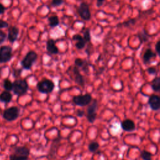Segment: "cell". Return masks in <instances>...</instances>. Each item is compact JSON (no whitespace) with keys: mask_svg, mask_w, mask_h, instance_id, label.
Listing matches in <instances>:
<instances>
[{"mask_svg":"<svg viewBox=\"0 0 160 160\" xmlns=\"http://www.w3.org/2000/svg\"><path fill=\"white\" fill-rule=\"evenodd\" d=\"M72 74L74 76V80L76 84L79 86H84V79L82 75L80 73L79 68L74 66L72 68Z\"/></svg>","mask_w":160,"mask_h":160,"instance_id":"obj_14","label":"cell"},{"mask_svg":"<svg viewBox=\"0 0 160 160\" xmlns=\"http://www.w3.org/2000/svg\"><path fill=\"white\" fill-rule=\"evenodd\" d=\"M38 55L34 51H29L28 52L21 61V65L22 69L26 70L31 69L32 65L38 59Z\"/></svg>","mask_w":160,"mask_h":160,"instance_id":"obj_3","label":"cell"},{"mask_svg":"<svg viewBox=\"0 0 160 160\" xmlns=\"http://www.w3.org/2000/svg\"><path fill=\"white\" fill-rule=\"evenodd\" d=\"M152 89L155 92H159L160 90V78L156 77L151 82V84Z\"/></svg>","mask_w":160,"mask_h":160,"instance_id":"obj_20","label":"cell"},{"mask_svg":"<svg viewBox=\"0 0 160 160\" xmlns=\"http://www.w3.org/2000/svg\"><path fill=\"white\" fill-rule=\"evenodd\" d=\"M136 22V19L133 18V19H130L128 21L123 22L122 23L120 24V25H121L125 28H129L131 26H134Z\"/></svg>","mask_w":160,"mask_h":160,"instance_id":"obj_25","label":"cell"},{"mask_svg":"<svg viewBox=\"0 0 160 160\" xmlns=\"http://www.w3.org/2000/svg\"><path fill=\"white\" fill-rule=\"evenodd\" d=\"M72 39L73 40V41H81V40H82V39H83V37L81 36V35H80V34H74L73 36H72Z\"/></svg>","mask_w":160,"mask_h":160,"instance_id":"obj_31","label":"cell"},{"mask_svg":"<svg viewBox=\"0 0 160 160\" xmlns=\"http://www.w3.org/2000/svg\"><path fill=\"white\" fill-rule=\"evenodd\" d=\"M12 58V48L10 46L4 45L0 47V63H6Z\"/></svg>","mask_w":160,"mask_h":160,"instance_id":"obj_8","label":"cell"},{"mask_svg":"<svg viewBox=\"0 0 160 160\" xmlns=\"http://www.w3.org/2000/svg\"><path fill=\"white\" fill-rule=\"evenodd\" d=\"M156 52H154L151 48H148L146 49L145 52H144L142 56V61L144 64H148L150 62V60L152 58L156 57Z\"/></svg>","mask_w":160,"mask_h":160,"instance_id":"obj_15","label":"cell"},{"mask_svg":"<svg viewBox=\"0 0 160 160\" xmlns=\"http://www.w3.org/2000/svg\"><path fill=\"white\" fill-rule=\"evenodd\" d=\"M77 12L82 20L86 21L90 20L91 13L89 9V5L87 2H81L77 8Z\"/></svg>","mask_w":160,"mask_h":160,"instance_id":"obj_7","label":"cell"},{"mask_svg":"<svg viewBox=\"0 0 160 160\" xmlns=\"http://www.w3.org/2000/svg\"><path fill=\"white\" fill-rule=\"evenodd\" d=\"M37 89L38 91L42 94L51 93L54 88V83L52 81L44 78L37 84Z\"/></svg>","mask_w":160,"mask_h":160,"instance_id":"obj_4","label":"cell"},{"mask_svg":"<svg viewBox=\"0 0 160 160\" xmlns=\"http://www.w3.org/2000/svg\"><path fill=\"white\" fill-rule=\"evenodd\" d=\"M22 68H14L12 70V76L15 78H19L22 73Z\"/></svg>","mask_w":160,"mask_h":160,"instance_id":"obj_27","label":"cell"},{"mask_svg":"<svg viewBox=\"0 0 160 160\" xmlns=\"http://www.w3.org/2000/svg\"><path fill=\"white\" fill-rule=\"evenodd\" d=\"M99 143L97 142H95V141L91 142L88 145V149L91 152H96L99 149Z\"/></svg>","mask_w":160,"mask_h":160,"instance_id":"obj_24","label":"cell"},{"mask_svg":"<svg viewBox=\"0 0 160 160\" xmlns=\"http://www.w3.org/2000/svg\"><path fill=\"white\" fill-rule=\"evenodd\" d=\"M121 126L122 130L126 132H132L136 129L134 122L130 119H124L121 123Z\"/></svg>","mask_w":160,"mask_h":160,"instance_id":"obj_13","label":"cell"},{"mask_svg":"<svg viewBox=\"0 0 160 160\" xmlns=\"http://www.w3.org/2000/svg\"><path fill=\"white\" fill-rule=\"evenodd\" d=\"M9 27V24L7 21H4L2 19H0V29H4V28H7Z\"/></svg>","mask_w":160,"mask_h":160,"instance_id":"obj_30","label":"cell"},{"mask_svg":"<svg viewBox=\"0 0 160 160\" xmlns=\"http://www.w3.org/2000/svg\"><path fill=\"white\" fill-rule=\"evenodd\" d=\"M7 38V34L2 30L0 29V45L2 44Z\"/></svg>","mask_w":160,"mask_h":160,"instance_id":"obj_29","label":"cell"},{"mask_svg":"<svg viewBox=\"0 0 160 160\" xmlns=\"http://www.w3.org/2000/svg\"><path fill=\"white\" fill-rule=\"evenodd\" d=\"M5 10H6V8L4 7V6L0 2V14H4L5 12Z\"/></svg>","mask_w":160,"mask_h":160,"instance_id":"obj_36","label":"cell"},{"mask_svg":"<svg viewBox=\"0 0 160 160\" xmlns=\"http://www.w3.org/2000/svg\"><path fill=\"white\" fill-rule=\"evenodd\" d=\"M46 48L48 52L50 54H58L59 53V49L56 45V41L52 38L47 40Z\"/></svg>","mask_w":160,"mask_h":160,"instance_id":"obj_12","label":"cell"},{"mask_svg":"<svg viewBox=\"0 0 160 160\" xmlns=\"http://www.w3.org/2000/svg\"><path fill=\"white\" fill-rule=\"evenodd\" d=\"M74 65L78 68H81L82 70L88 73L89 72V63L84 59L77 58L74 59Z\"/></svg>","mask_w":160,"mask_h":160,"instance_id":"obj_16","label":"cell"},{"mask_svg":"<svg viewBox=\"0 0 160 160\" xmlns=\"http://www.w3.org/2000/svg\"><path fill=\"white\" fill-rule=\"evenodd\" d=\"M159 46H160V40H158L156 43L155 44V51L156 54L159 56L160 55V49H159Z\"/></svg>","mask_w":160,"mask_h":160,"instance_id":"obj_33","label":"cell"},{"mask_svg":"<svg viewBox=\"0 0 160 160\" xmlns=\"http://www.w3.org/2000/svg\"><path fill=\"white\" fill-rule=\"evenodd\" d=\"M83 39L86 42V43H89L91 41V31L89 28H86L83 33Z\"/></svg>","mask_w":160,"mask_h":160,"instance_id":"obj_23","label":"cell"},{"mask_svg":"<svg viewBox=\"0 0 160 160\" xmlns=\"http://www.w3.org/2000/svg\"><path fill=\"white\" fill-rule=\"evenodd\" d=\"M12 99V94L8 91H4L0 94V101L4 103H9Z\"/></svg>","mask_w":160,"mask_h":160,"instance_id":"obj_17","label":"cell"},{"mask_svg":"<svg viewBox=\"0 0 160 160\" xmlns=\"http://www.w3.org/2000/svg\"><path fill=\"white\" fill-rule=\"evenodd\" d=\"M19 34V29L16 26H11L8 29L7 38L8 40L12 44L16 42L18 38Z\"/></svg>","mask_w":160,"mask_h":160,"instance_id":"obj_10","label":"cell"},{"mask_svg":"<svg viewBox=\"0 0 160 160\" xmlns=\"http://www.w3.org/2000/svg\"><path fill=\"white\" fill-rule=\"evenodd\" d=\"M148 104L154 111H158L160 108V98L158 95L152 94L149 96L148 99Z\"/></svg>","mask_w":160,"mask_h":160,"instance_id":"obj_11","label":"cell"},{"mask_svg":"<svg viewBox=\"0 0 160 160\" xmlns=\"http://www.w3.org/2000/svg\"><path fill=\"white\" fill-rule=\"evenodd\" d=\"M86 110V118L89 122L93 123L97 117V111L98 109V103L96 99H93Z\"/></svg>","mask_w":160,"mask_h":160,"instance_id":"obj_5","label":"cell"},{"mask_svg":"<svg viewBox=\"0 0 160 160\" xmlns=\"http://www.w3.org/2000/svg\"><path fill=\"white\" fill-rule=\"evenodd\" d=\"M3 88L6 91H11L12 89V82L8 78H6L3 80Z\"/></svg>","mask_w":160,"mask_h":160,"instance_id":"obj_21","label":"cell"},{"mask_svg":"<svg viewBox=\"0 0 160 160\" xmlns=\"http://www.w3.org/2000/svg\"><path fill=\"white\" fill-rule=\"evenodd\" d=\"M137 36H138L139 40L140 41L141 44L142 42H146L148 41L149 39V38H150V35L148 34V32L144 29H143L142 31H139L138 33Z\"/></svg>","mask_w":160,"mask_h":160,"instance_id":"obj_18","label":"cell"},{"mask_svg":"<svg viewBox=\"0 0 160 160\" xmlns=\"http://www.w3.org/2000/svg\"><path fill=\"white\" fill-rule=\"evenodd\" d=\"M140 156L143 160H152V154L146 150L141 151Z\"/></svg>","mask_w":160,"mask_h":160,"instance_id":"obj_22","label":"cell"},{"mask_svg":"<svg viewBox=\"0 0 160 160\" xmlns=\"http://www.w3.org/2000/svg\"><path fill=\"white\" fill-rule=\"evenodd\" d=\"M29 88V85L25 79H17L12 82V91L15 95L18 96L26 94Z\"/></svg>","mask_w":160,"mask_h":160,"instance_id":"obj_2","label":"cell"},{"mask_svg":"<svg viewBox=\"0 0 160 160\" xmlns=\"http://www.w3.org/2000/svg\"><path fill=\"white\" fill-rule=\"evenodd\" d=\"M76 114H77V116H78V117L81 118V117H82V116H84L85 112H84V111H82V110L78 109V110L77 111Z\"/></svg>","mask_w":160,"mask_h":160,"instance_id":"obj_34","label":"cell"},{"mask_svg":"<svg viewBox=\"0 0 160 160\" xmlns=\"http://www.w3.org/2000/svg\"><path fill=\"white\" fill-rule=\"evenodd\" d=\"M105 0H96V6L98 8H99L102 6Z\"/></svg>","mask_w":160,"mask_h":160,"instance_id":"obj_35","label":"cell"},{"mask_svg":"<svg viewBox=\"0 0 160 160\" xmlns=\"http://www.w3.org/2000/svg\"><path fill=\"white\" fill-rule=\"evenodd\" d=\"M152 1H154V0H152Z\"/></svg>","mask_w":160,"mask_h":160,"instance_id":"obj_37","label":"cell"},{"mask_svg":"<svg viewBox=\"0 0 160 160\" xmlns=\"http://www.w3.org/2000/svg\"><path fill=\"white\" fill-rule=\"evenodd\" d=\"M19 112L20 109L18 107L11 106L4 111L2 113V118L7 121H13L18 118Z\"/></svg>","mask_w":160,"mask_h":160,"instance_id":"obj_6","label":"cell"},{"mask_svg":"<svg viewBox=\"0 0 160 160\" xmlns=\"http://www.w3.org/2000/svg\"><path fill=\"white\" fill-rule=\"evenodd\" d=\"M147 72H148L149 74L151 75H154L157 72V70L154 67H149L147 69Z\"/></svg>","mask_w":160,"mask_h":160,"instance_id":"obj_32","label":"cell"},{"mask_svg":"<svg viewBox=\"0 0 160 160\" xmlns=\"http://www.w3.org/2000/svg\"><path fill=\"white\" fill-rule=\"evenodd\" d=\"M86 45V42L84 41V39H82L79 41H76V42L75 43L76 48L79 50L84 49L85 48Z\"/></svg>","mask_w":160,"mask_h":160,"instance_id":"obj_26","label":"cell"},{"mask_svg":"<svg viewBox=\"0 0 160 160\" xmlns=\"http://www.w3.org/2000/svg\"><path fill=\"white\" fill-rule=\"evenodd\" d=\"M48 21L49 26L51 28H54L59 24V17L57 15H52L49 16L48 19Z\"/></svg>","mask_w":160,"mask_h":160,"instance_id":"obj_19","label":"cell"},{"mask_svg":"<svg viewBox=\"0 0 160 160\" xmlns=\"http://www.w3.org/2000/svg\"><path fill=\"white\" fill-rule=\"evenodd\" d=\"M30 154L29 149L25 146H18L14 149L9 156V160H28Z\"/></svg>","mask_w":160,"mask_h":160,"instance_id":"obj_1","label":"cell"},{"mask_svg":"<svg viewBox=\"0 0 160 160\" xmlns=\"http://www.w3.org/2000/svg\"><path fill=\"white\" fill-rule=\"evenodd\" d=\"M64 3V0H52L51 5L52 7H59Z\"/></svg>","mask_w":160,"mask_h":160,"instance_id":"obj_28","label":"cell"},{"mask_svg":"<svg viewBox=\"0 0 160 160\" xmlns=\"http://www.w3.org/2000/svg\"><path fill=\"white\" fill-rule=\"evenodd\" d=\"M72 101L75 105L83 107L88 106L91 103L92 101V96L89 94L76 95L73 97Z\"/></svg>","mask_w":160,"mask_h":160,"instance_id":"obj_9","label":"cell"}]
</instances>
